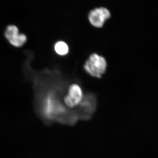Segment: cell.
<instances>
[{
  "mask_svg": "<svg viewBox=\"0 0 158 158\" xmlns=\"http://www.w3.org/2000/svg\"><path fill=\"white\" fill-rule=\"evenodd\" d=\"M106 67V61L105 58L96 53L90 55L84 65V69L88 74L98 78L102 77Z\"/></svg>",
  "mask_w": 158,
  "mask_h": 158,
  "instance_id": "obj_1",
  "label": "cell"
},
{
  "mask_svg": "<svg viewBox=\"0 0 158 158\" xmlns=\"http://www.w3.org/2000/svg\"><path fill=\"white\" fill-rule=\"evenodd\" d=\"M82 98L83 92L81 87L77 84H73L69 87L68 94L64 98V102L69 108H73L81 102Z\"/></svg>",
  "mask_w": 158,
  "mask_h": 158,
  "instance_id": "obj_3",
  "label": "cell"
},
{
  "mask_svg": "<svg viewBox=\"0 0 158 158\" xmlns=\"http://www.w3.org/2000/svg\"><path fill=\"white\" fill-rule=\"evenodd\" d=\"M111 16V12L109 9L101 7L92 9L88 13V18L92 26L98 28H102Z\"/></svg>",
  "mask_w": 158,
  "mask_h": 158,
  "instance_id": "obj_2",
  "label": "cell"
},
{
  "mask_svg": "<svg viewBox=\"0 0 158 158\" xmlns=\"http://www.w3.org/2000/svg\"><path fill=\"white\" fill-rule=\"evenodd\" d=\"M55 50L60 56H65L68 54L69 47L66 43L60 41L57 42L55 45Z\"/></svg>",
  "mask_w": 158,
  "mask_h": 158,
  "instance_id": "obj_5",
  "label": "cell"
},
{
  "mask_svg": "<svg viewBox=\"0 0 158 158\" xmlns=\"http://www.w3.org/2000/svg\"><path fill=\"white\" fill-rule=\"evenodd\" d=\"M5 36L12 45L17 47L22 46L27 41V37L23 34L19 33L16 26H8L5 31Z\"/></svg>",
  "mask_w": 158,
  "mask_h": 158,
  "instance_id": "obj_4",
  "label": "cell"
}]
</instances>
